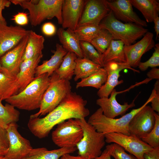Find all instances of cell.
<instances>
[{
  "mask_svg": "<svg viewBox=\"0 0 159 159\" xmlns=\"http://www.w3.org/2000/svg\"><path fill=\"white\" fill-rule=\"evenodd\" d=\"M107 77V72L103 67L88 77L81 79L77 83L76 88L90 87L99 89L105 83Z\"/></svg>",
  "mask_w": 159,
  "mask_h": 159,
  "instance_id": "30",
  "label": "cell"
},
{
  "mask_svg": "<svg viewBox=\"0 0 159 159\" xmlns=\"http://www.w3.org/2000/svg\"><path fill=\"white\" fill-rule=\"evenodd\" d=\"M43 54L23 61L16 75L17 94L22 91L35 77L36 69L43 57Z\"/></svg>",
  "mask_w": 159,
  "mask_h": 159,
  "instance_id": "20",
  "label": "cell"
},
{
  "mask_svg": "<svg viewBox=\"0 0 159 159\" xmlns=\"http://www.w3.org/2000/svg\"><path fill=\"white\" fill-rule=\"evenodd\" d=\"M17 92L16 76L8 71L0 72V100H5Z\"/></svg>",
  "mask_w": 159,
  "mask_h": 159,
  "instance_id": "27",
  "label": "cell"
},
{
  "mask_svg": "<svg viewBox=\"0 0 159 159\" xmlns=\"http://www.w3.org/2000/svg\"><path fill=\"white\" fill-rule=\"evenodd\" d=\"M29 32L19 26H8L6 20L0 21V59L16 45Z\"/></svg>",
  "mask_w": 159,
  "mask_h": 159,
  "instance_id": "13",
  "label": "cell"
},
{
  "mask_svg": "<svg viewBox=\"0 0 159 159\" xmlns=\"http://www.w3.org/2000/svg\"><path fill=\"white\" fill-rule=\"evenodd\" d=\"M56 50L53 51L54 54L50 59L43 61L41 65L37 67L35 77L45 73H47L50 77L59 67L67 52L59 44H56Z\"/></svg>",
  "mask_w": 159,
  "mask_h": 159,
  "instance_id": "21",
  "label": "cell"
},
{
  "mask_svg": "<svg viewBox=\"0 0 159 159\" xmlns=\"http://www.w3.org/2000/svg\"><path fill=\"white\" fill-rule=\"evenodd\" d=\"M107 1H85L77 27L88 24H99L110 11Z\"/></svg>",
  "mask_w": 159,
  "mask_h": 159,
  "instance_id": "11",
  "label": "cell"
},
{
  "mask_svg": "<svg viewBox=\"0 0 159 159\" xmlns=\"http://www.w3.org/2000/svg\"><path fill=\"white\" fill-rule=\"evenodd\" d=\"M29 13L26 12H19L12 16L11 19L17 24L20 26H24L28 24L29 21Z\"/></svg>",
  "mask_w": 159,
  "mask_h": 159,
  "instance_id": "39",
  "label": "cell"
},
{
  "mask_svg": "<svg viewBox=\"0 0 159 159\" xmlns=\"http://www.w3.org/2000/svg\"><path fill=\"white\" fill-rule=\"evenodd\" d=\"M15 5H20L29 11L28 18L33 26L39 25L46 19L56 17L62 25V10L63 0H11Z\"/></svg>",
  "mask_w": 159,
  "mask_h": 159,
  "instance_id": "3",
  "label": "cell"
},
{
  "mask_svg": "<svg viewBox=\"0 0 159 159\" xmlns=\"http://www.w3.org/2000/svg\"><path fill=\"white\" fill-rule=\"evenodd\" d=\"M105 142L118 144L138 159H145L144 153L153 148L141 139L130 135L112 132L105 134Z\"/></svg>",
  "mask_w": 159,
  "mask_h": 159,
  "instance_id": "9",
  "label": "cell"
},
{
  "mask_svg": "<svg viewBox=\"0 0 159 159\" xmlns=\"http://www.w3.org/2000/svg\"><path fill=\"white\" fill-rule=\"evenodd\" d=\"M154 23V28L155 31L156 33V39L159 37V17L158 16L155 18L153 21Z\"/></svg>",
  "mask_w": 159,
  "mask_h": 159,
  "instance_id": "45",
  "label": "cell"
},
{
  "mask_svg": "<svg viewBox=\"0 0 159 159\" xmlns=\"http://www.w3.org/2000/svg\"><path fill=\"white\" fill-rule=\"evenodd\" d=\"M77 57L74 53L67 52L60 67L54 72L61 79L69 81L74 75L75 60Z\"/></svg>",
  "mask_w": 159,
  "mask_h": 159,
  "instance_id": "29",
  "label": "cell"
},
{
  "mask_svg": "<svg viewBox=\"0 0 159 159\" xmlns=\"http://www.w3.org/2000/svg\"><path fill=\"white\" fill-rule=\"evenodd\" d=\"M0 159H9L5 156L0 157Z\"/></svg>",
  "mask_w": 159,
  "mask_h": 159,
  "instance_id": "49",
  "label": "cell"
},
{
  "mask_svg": "<svg viewBox=\"0 0 159 159\" xmlns=\"http://www.w3.org/2000/svg\"><path fill=\"white\" fill-rule=\"evenodd\" d=\"M74 71V81L85 78L97 71L102 67L85 57H77Z\"/></svg>",
  "mask_w": 159,
  "mask_h": 159,
  "instance_id": "28",
  "label": "cell"
},
{
  "mask_svg": "<svg viewBox=\"0 0 159 159\" xmlns=\"http://www.w3.org/2000/svg\"><path fill=\"white\" fill-rule=\"evenodd\" d=\"M44 41L43 36L37 34L32 30H29L23 61L42 54Z\"/></svg>",
  "mask_w": 159,
  "mask_h": 159,
  "instance_id": "24",
  "label": "cell"
},
{
  "mask_svg": "<svg viewBox=\"0 0 159 159\" xmlns=\"http://www.w3.org/2000/svg\"><path fill=\"white\" fill-rule=\"evenodd\" d=\"M148 78L152 79L159 80V69L156 67L152 68L147 74Z\"/></svg>",
  "mask_w": 159,
  "mask_h": 159,
  "instance_id": "43",
  "label": "cell"
},
{
  "mask_svg": "<svg viewBox=\"0 0 159 159\" xmlns=\"http://www.w3.org/2000/svg\"><path fill=\"white\" fill-rule=\"evenodd\" d=\"M95 159H112L111 156L106 149L102 152L100 155Z\"/></svg>",
  "mask_w": 159,
  "mask_h": 159,
  "instance_id": "46",
  "label": "cell"
},
{
  "mask_svg": "<svg viewBox=\"0 0 159 159\" xmlns=\"http://www.w3.org/2000/svg\"><path fill=\"white\" fill-rule=\"evenodd\" d=\"M28 34L0 59V64L2 67L15 76H16L19 72L23 62L22 58L28 39Z\"/></svg>",
  "mask_w": 159,
  "mask_h": 159,
  "instance_id": "19",
  "label": "cell"
},
{
  "mask_svg": "<svg viewBox=\"0 0 159 159\" xmlns=\"http://www.w3.org/2000/svg\"><path fill=\"white\" fill-rule=\"evenodd\" d=\"M59 159H87L84 158L80 156H74L70 155L69 154H66L62 156Z\"/></svg>",
  "mask_w": 159,
  "mask_h": 159,
  "instance_id": "47",
  "label": "cell"
},
{
  "mask_svg": "<svg viewBox=\"0 0 159 159\" xmlns=\"http://www.w3.org/2000/svg\"><path fill=\"white\" fill-rule=\"evenodd\" d=\"M154 51L152 56L147 61L144 62H140L138 67L142 71L146 70L149 67H155L159 66V44L155 45Z\"/></svg>",
  "mask_w": 159,
  "mask_h": 159,
  "instance_id": "37",
  "label": "cell"
},
{
  "mask_svg": "<svg viewBox=\"0 0 159 159\" xmlns=\"http://www.w3.org/2000/svg\"><path fill=\"white\" fill-rule=\"evenodd\" d=\"M127 90L128 89L122 91L117 92L114 89L111 93L110 97L99 98L96 100V104L101 108L105 116L111 118H114L120 115L123 116L129 109L135 106V101L137 97L130 104L126 102L123 105H121L116 100V96L117 94Z\"/></svg>",
  "mask_w": 159,
  "mask_h": 159,
  "instance_id": "17",
  "label": "cell"
},
{
  "mask_svg": "<svg viewBox=\"0 0 159 159\" xmlns=\"http://www.w3.org/2000/svg\"><path fill=\"white\" fill-rule=\"evenodd\" d=\"M0 100V127L6 129L12 123L19 120L20 112L11 105L7 103L3 105Z\"/></svg>",
  "mask_w": 159,
  "mask_h": 159,
  "instance_id": "31",
  "label": "cell"
},
{
  "mask_svg": "<svg viewBox=\"0 0 159 159\" xmlns=\"http://www.w3.org/2000/svg\"><path fill=\"white\" fill-rule=\"evenodd\" d=\"M77 150L76 147L60 148L50 150L45 148H33L23 159H59L64 154L73 153Z\"/></svg>",
  "mask_w": 159,
  "mask_h": 159,
  "instance_id": "23",
  "label": "cell"
},
{
  "mask_svg": "<svg viewBox=\"0 0 159 159\" xmlns=\"http://www.w3.org/2000/svg\"><path fill=\"white\" fill-rule=\"evenodd\" d=\"M6 71H7V70L4 69L2 67L1 64H0V72H2Z\"/></svg>",
  "mask_w": 159,
  "mask_h": 159,
  "instance_id": "48",
  "label": "cell"
},
{
  "mask_svg": "<svg viewBox=\"0 0 159 159\" xmlns=\"http://www.w3.org/2000/svg\"><path fill=\"white\" fill-rule=\"evenodd\" d=\"M80 44L84 57L87 58L103 67L101 55L89 42L80 41Z\"/></svg>",
  "mask_w": 159,
  "mask_h": 159,
  "instance_id": "34",
  "label": "cell"
},
{
  "mask_svg": "<svg viewBox=\"0 0 159 159\" xmlns=\"http://www.w3.org/2000/svg\"><path fill=\"white\" fill-rule=\"evenodd\" d=\"M155 123L151 130L141 139L153 148H159V115L155 112Z\"/></svg>",
  "mask_w": 159,
  "mask_h": 159,
  "instance_id": "35",
  "label": "cell"
},
{
  "mask_svg": "<svg viewBox=\"0 0 159 159\" xmlns=\"http://www.w3.org/2000/svg\"><path fill=\"white\" fill-rule=\"evenodd\" d=\"M76 119L83 131V137L76 147L79 155L87 159H95L102 153L105 143V134L97 132L85 118Z\"/></svg>",
  "mask_w": 159,
  "mask_h": 159,
  "instance_id": "7",
  "label": "cell"
},
{
  "mask_svg": "<svg viewBox=\"0 0 159 159\" xmlns=\"http://www.w3.org/2000/svg\"><path fill=\"white\" fill-rule=\"evenodd\" d=\"M155 91V94L151 100V107L154 111L159 113V91Z\"/></svg>",
  "mask_w": 159,
  "mask_h": 159,
  "instance_id": "42",
  "label": "cell"
},
{
  "mask_svg": "<svg viewBox=\"0 0 159 159\" xmlns=\"http://www.w3.org/2000/svg\"><path fill=\"white\" fill-rule=\"evenodd\" d=\"M102 28L100 24H88L78 27L74 32L80 41L90 43Z\"/></svg>",
  "mask_w": 159,
  "mask_h": 159,
  "instance_id": "33",
  "label": "cell"
},
{
  "mask_svg": "<svg viewBox=\"0 0 159 159\" xmlns=\"http://www.w3.org/2000/svg\"><path fill=\"white\" fill-rule=\"evenodd\" d=\"M9 144L6 129L0 127V157L6 155L9 149Z\"/></svg>",
  "mask_w": 159,
  "mask_h": 159,
  "instance_id": "38",
  "label": "cell"
},
{
  "mask_svg": "<svg viewBox=\"0 0 159 159\" xmlns=\"http://www.w3.org/2000/svg\"><path fill=\"white\" fill-rule=\"evenodd\" d=\"M124 43L121 40H112L107 48L101 55L103 65L112 61L126 62L124 52Z\"/></svg>",
  "mask_w": 159,
  "mask_h": 159,
  "instance_id": "26",
  "label": "cell"
},
{
  "mask_svg": "<svg viewBox=\"0 0 159 159\" xmlns=\"http://www.w3.org/2000/svg\"><path fill=\"white\" fill-rule=\"evenodd\" d=\"M113 39L111 33L106 29L102 28L90 43L98 52L102 54Z\"/></svg>",
  "mask_w": 159,
  "mask_h": 159,
  "instance_id": "32",
  "label": "cell"
},
{
  "mask_svg": "<svg viewBox=\"0 0 159 159\" xmlns=\"http://www.w3.org/2000/svg\"><path fill=\"white\" fill-rule=\"evenodd\" d=\"M132 5L142 14L146 22L151 23L158 16L159 3L156 0H130Z\"/></svg>",
  "mask_w": 159,
  "mask_h": 159,
  "instance_id": "25",
  "label": "cell"
},
{
  "mask_svg": "<svg viewBox=\"0 0 159 159\" xmlns=\"http://www.w3.org/2000/svg\"><path fill=\"white\" fill-rule=\"evenodd\" d=\"M49 85L43 95L39 111L30 118L39 117L48 114L55 109L71 92L69 81L61 79L55 72L50 76Z\"/></svg>",
  "mask_w": 159,
  "mask_h": 159,
  "instance_id": "6",
  "label": "cell"
},
{
  "mask_svg": "<svg viewBox=\"0 0 159 159\" xmlns=\"http://www.w3.org/2000/svg\"><path fill=\"white\" fill-rule=\"evenodd\" d=\"M103 67L107 72V77L106 82L97 92V95L99 98L108 97L116 86L123 83V80H118L120 76V73L122 70L129 69L134 72H140L130 67L126 62H110L104 64Z\"/></svg>",
  "mask_w": 159,
  "mask_h": 159,
  "instance_id": "15",
  "label": "cell"
},
{
  "mask_svg": "<svg viewBox=\"0 0 159 159\" xmlns=\"http://www.w3.org/2000/svg\"><path fill=\"white\" fill-rule=\"evenodd\" d=\"M154 91L153 90L150 97L141 106L132 109L120 118L115 119L107 117L103 115L102 109L100 107L90 116L87 122L97 132L104 134L117 132L130 135L128 127L130 122L138 111L150 102L155 95Z\"/></svg>",
  "mask_w": 159,
  "mask_h": 159,
  "instance_id": "4",
  "label": "cell"
},
{
  "mask_svg": "<svg viewBox=\"0 0 159 159\" xmlns=\"http://www.w3.org/2000/svg\"><path fill=\"white\" fill-rule=\"evenodd\" d=\"M99 24L111 33L114 40L122 41L125 45L132 44L148 32L140 25L122 22L115 17L111 10Z\"/></svg>",
  "mask_w": 159,
  "mask_h": 159,
  "instance_id": "5",
  "label": "cell"
},
{
  "mask_svg": "<svg viewBox=\"0 0 159 159\" xmlns=\"http://www.w3.org/2000/svg\"><path fill=\"white\" fill-rule=\"evenodd\" d=\"M152 32H148L136 43L125 45L124 52L126 61L130 67L133 68L138 67L143 55L155 47Z\"/></svg>",
  "mask_w": 159,
  "mask_h": 159,
  "instance_id": "14",
  "label": "cell"
},
{
  "mask_svg": "<svg viewBox=\"0 0 159 159\" xmlns=\"http://www.w3.org/2000/svg\"><path fill=\"white\" fill-rule=\"evenodd\" d=\"M16 123L9 125L6 129L9 140V147L5 157L9 159H23L33 148L30 141L22 137L18 130Z\"/></svg>",
  "mask_w": 159,
  "mask_h": 159,
  "instance_id": "12",
  "label": "cell"
},
{
  "mask_svg": "<svg viewBox=\"0 0 159 159\" xmlns=\"http://www.w3.org/2000/svg\"><path fill=\"white\" fill-rule=\"evenodd\" d=\"M154 113L151 107L147 105L138 111L129 123L130 135L141 139L147 135L155 124Z\"/></svg>",
  "mask_w": 159,
  "mask_h": 159,
  "instance_id": "10",
  "label": "cell"
},
{
  "mask_svg": "<svg viewBox=\"0 0 159 159\" xmlns=\"http://www.w3.org/2000/svg\"><path fill=\"white\" fill-rule=\"evenodd\" d=\"M83 131L76 119H70L57 125L52 134V139L60 148L76 147L82 139Z\"/></svg>",
  "mask_w": 159,
  "mask_h": 159,
  "instance_id": "8",
  "label": "cell"
},
{
  "mask_svg": "<svg viewBox=\"0 0 159 159\" xmlns=\"http://www.w3.org/2000/svg\"><path fill=\"white\" fill-rule=\"evenodd\" d=\"M84 0H63L62 28L74 31L77 28L84 6Z\"/></svg>",
  "mask_w": 159,
  "mask_h": 159,
  "instance_id": "16",
  "label": "cell"
},
{
  "mask_svg": "<svg viewBox=\"0 0 159 159\" xmlns=\"http://www.w3.org/2000/svg\"><path fill=\"white\" fill-rule=\"evenodd\" d=\"M145 159H159V148H153L145 153L144 155Z\"/></svg>",
  "mask_w": 159,
  "mask_h": 159,
  "instance_id": "41",
  "label": "cell"
},
{
  "mask_svg": "<svg viewBox=\"0 0 159 159\" xmlns=\"http://www.w3.org/2000/svg\"><path fill=\"white\" fill-rule=\"evenodd\" d=\"M106 148L110 155L115 159H138L133 155L126 153L122 147L116 143L108 145Z\"/></svg>",
  "mask_w": 159,
  "mask_h": 159,
  "instance_id": "36",
  "label": "cell"
},
{
  "mask_svg": "<svg viewBox=\"0 0 159 159\" xmlns=\"http://www.w3.org/2000/svg\"><path fill=\"white\" fill-rule=\"evenodd\" d=\"M87 101L76 92H71L53 110L42 118H30L28 127L36 137H47L56 125L69 119H82L90 113Z\"/></svg>",
  "mask_w": 159,
  "mask_h": 159,
  "instance_id": "1",
  "label": "cell"
},
{
  "mask_svg": "<svg viewBox=\"0 0 159 159\" xmlns=\"http://www.w3.org/2000/svg\"><path fill=\"white\" fill-rule=\"evenodd\" d=\"M50 78L47 73L36 77L22 91L5 100L19 109L31 111L39 108Z\"/></svg>",
  "mask_w": 159,
  "mask_h": 159,
  "instance_id": "2",
  "label": "cell"
},
{
  "mask_svg": "<svg viewBox=\"0 0 159 159\" xmlns=\"http://www.w3.org/2000/svg\"><path fill=\"white\" fill-rule=\"evenodd\" d=\"M107 4L114 16L118 20L125 23H134L147 26L145 21L141 19L134 11L130 0L107 1Z\"/></svg>",
  "mask_w": 159,
  "mask_h": 159,
  "instance_id": "18",
  "label": "cell"
},
{
  "mask_svg": "<svg viewBox=\"0 0 159 159\" xmlns=\"http://www.w3.org/2000/svg\"><path fill=\"white\" fill-rule=\"evenodd\" d=\"M11 3L10 0H0V21L6 20L2 14V11L5 7H8Z\"/></svg>",
  "mask_w": 159,
  "mask_h": 159,
  "instance_id": "44",
  "label": "cell"
},
{
  "mask_svg": "<svg viewBox=\"0 0 159 159\" xmlns=\"http://www.w3.org/2000/svg\"><path fill=\"white\" fill-rule=\"evenodd\" d=\"M41 29L43 34L48 36L53 35L56 31L55 26L51 22L44 23L42 26Z\"/></svg>",
  "mask_w": 159,
  "mask_h": 159,
  "instance_id": "40",
  "label": "cell"
},
{
  "mask_svg": "<svg viewBox=\"0 0 159 159\" xmlns=\"http://www.w3.org/2000/svg\"><path fill=\"white\" fill-rule=\"evenodd\" d=\"M57 34L62 47L67 52L75 53L77 57H84L80 41L74 31L68 29L65 30L61 27L58 30Z\"/></svg>",
  "mask_w": 159,
  "mask_h": 159,
  "instance_id": "22",
  "label": "cell"
}]
</instances>
